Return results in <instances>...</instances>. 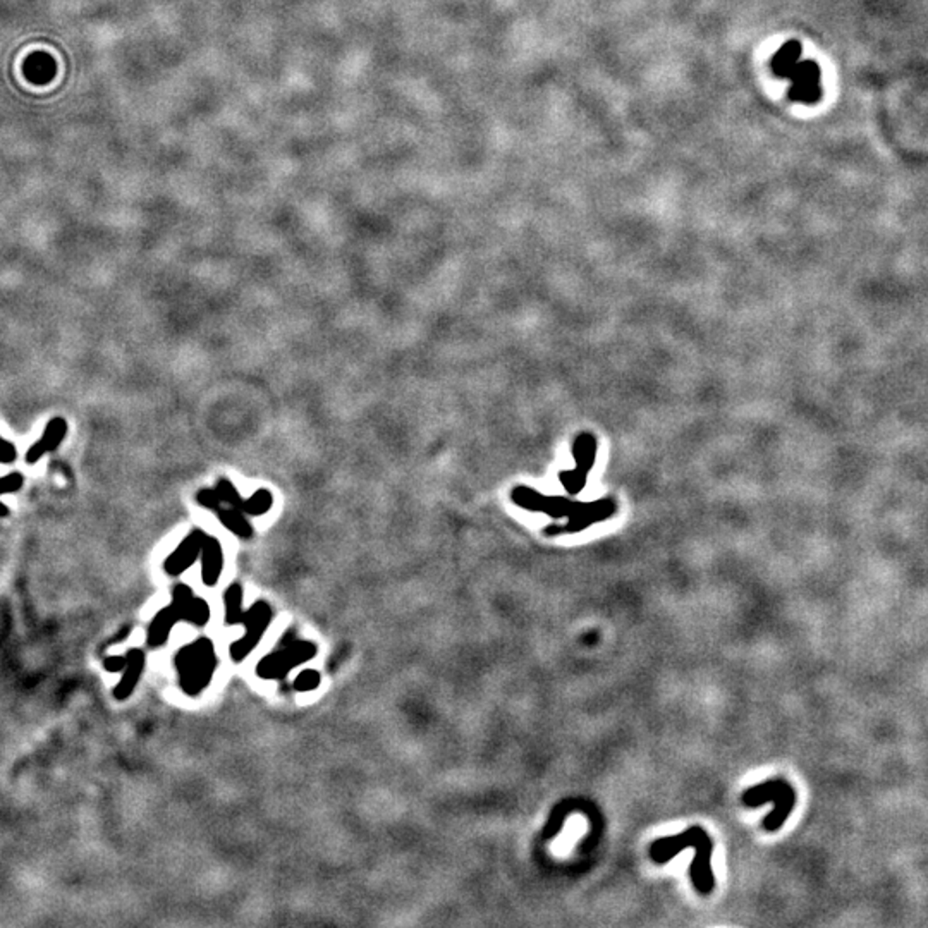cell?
I'll return each instance as SVG.
<instances>
[{
  "mask_svg": "<svg viewBox=\"0 0 928 928\" xmlns=\"http://www.w3.org/2000/svg\"><path fill=\"white\" fill-rule=\"evenodd\" d=\"M791 86L787 95L793 101L805 105H815L822 98L820 67L812 59L799 60L794 73L789 78Z\"/></svg>",
  "mask_w": 928,
  "mask_h": 928,
  "instance_id": "obj_5",
  "label": "cell"
},
{
  "mask_svg": "<svg viewBox=\"0 0 928 928\" xmlns=\"http://www.w3.org/2000/svg\"><path fill=\"white\" fill-rule=\"evenodd\" d=\"M741 799L743 803L748 806H760L764 805L765 801L775 803V810H773L772 813H768L764 820L765 831L775 832L777 829L782 827V824L787 820L789 813L793 812L796 794L789 782H786V780L782 779H777V780H768V782L760 784V786L750 787V789L743 794Z\"/></svg>",
  "mask_w": 928,
  "mask_h": 928,
  "instance_id": "obj_2",
  "label": "cell"
},
{
  "mask_svg": "<svg viewBox=\"0 0 928 928\" xmlns=\"http://www.w3.org/2000/svg\"><path fill=\"white\" fill-rule=\"evenodd\" d=\"M22 484H24V477H22V473H20V471H10V473L3 474L2 481H0V485H2V493L3 495H9V493L20 492Z\"/></svg>",
  "mask_w": 928,
  "mask_h": 928,
  "instance_id": "obj_20",
  "label": "cell"
},
{
  "mask_svg": "<svg viewBox=\"0 0 928 928\" xmlns=\"http://www.w3.org/2000/svg\"><path fill=\"white\" fill-rule=\"evenodd\" d=\"M205 540L206 535L203 533L202 530L191 531V533L188 535L179 545H177L174 552L167 557V561L164 562L165 572L171 576L183 575L188 568H191V565L202 557L203 543H205Z\"/></svg>",
  "mask_w": 928,
  "mask_h": 928,
  "instance_id": "obj_6",
  "label": "cell"
},
{
  "mask_svg": "<svg viewBox=\"0 0 928 928\" xmlns=\"http://www.w3.org/2000/svg\"><path fill=\"white\" fill-rule=\"evenodd\" d=\"M272 619V607L263 600L253 603L251 609L248 610L244 617V635L241 636L236 643L231 645V659L236 662H241L251 654L253 648L258 645L262 636L265 635L267 628Z\"/></svg>",
  "mask_w": 928,
  "mask_h": 928,
  "instance_id": "obj_4",
  "label": "cell"
},
{
  "mask_svg": "<svg viewBox=\"0 0 928 928\" xmlns=\"http://www.w3.org/2000/svg\"><path fill=\"white\" fill-rule=\"evenodd\" d=\"M244 514H246V512L239 511V509L236 507H231V505H229V507H220L217 511L218 521L224 524L231 533L237 535L239 538H251L253 526Z\"/></svg>",
  "mask_w": 928,
  "mask_h": 928,
  "instance_id": "obj_12",
  "label": "cell"
},
{
  "mask_svg": "<svg viewBox=\"0 0 928 928\" xmlns=\"http://www.w3.org/2000/svg\"><path fill=\"white\" fill-rule=\"evenodd\" d=\"M202 579L206 586H215L224 569V550L217 538L206 537L202 550Z\"/></svg>",
  "mask_w": 928,
  "mask_h": 928,
  "instance_id": "obj_8",
  "label": "cell"
},
{
  "mask_svg": "<svg viewBox=\"0 0 928 928\" xmlns=\"http://www.w3.org/2000/svg\"><path fill=\"white\" fill-rule=\"evenodd\" d=\"M184 621L191 622V624L202 628V626H205L206 622L210 621V605L203 598L193 597V598H191V602L188 603V607H186V612H184Z\"/></svg>",
  "mask_w": 928,
  "mask_h": 928,
  "instance_id": "obj_16",
  "label": "cell"
},
{
  "mask_svg": "<svg viewBox=\"0 0 928 928\" xmlns=\"http://www.w3.org/2000/svg\"><path fill=\"white\" fill-rule=\"evenodd\" d=\"M320 684V674L316 673L315 669H307L303 670L301 674H297L296 681H294V688L296 691H313L315 688H318Z\"/></svg>",
  "mask_w": 928,
  "mask_h": 928,
  "instance_id": "obj_18",
  "label": "cell"
},
{
  "mask_svg": "<svg viewBox=\"0 0 928 928\" xmlns=\"http://www.w3.org/2000/svg\"><path fill=\"white\" fill-rule=\"evenodd\" d=\"M575 456H576V470H578L579 473L586 474L588 470L593 466V459H595L593 437L581 435L575 444Z\"/></svg>",
  "mask_w": 928,
  "mask_h": 928,
  "instance_id": "obj_14",
  "label": "cell"
},
{
  "mask_svg": "<svg viewBox=\"0 0 928 928\" xmlns=\"http://www.w3.org/2000/svg\"><path fill=\"white\" fill-rule=\"evenodd\" d=\"M801 52V43L798 40H789L780 45L779 50L771 59V69L773 76L779 79H789L791 74L794 73L796 66L799 64Z\"/></svg>",
  "mask_w": 928,
  "mask_h": 928,
  "instance_id": "obj_11",
  "label": "cell"
},
{
  "mask_svg": "<svg viewBox=\"0 0 928 928\" xmlns=\"http://www.w3.org/2000/svg\"><path fill=\"white\" fill-rule=\"evenodd\" d=\"M196 502L202 505V507L210 509V511L215 512L224 505L220 495H218L217 488H202L198 493H196Z\"/></svg>",
  "mask_w": 928,
  "mask_h": 928,
  "instance_id": "obj_19",
  "label": "cell"
},
{
  "mask_svg": "<svg viewBox=\"0 0 928 928\" xmlns=\"http://www.w3.org/2000/svg\"><path fill=\"white\" fill-rule=\"evenodd\" d=\"M126 663H127V655L126 657H122V655H112V657L105 659L104 667L105 670H108V673H119V670H124Z\"/></svg>",
  "mask_w": 928,
  "mask_h": 928,
  "instance_id": "obj_22",
  "label": "cell"
},
{
  "mask_svg": "<svg viewBox=\"0 0 928 928\" xmlns=\"http://www.w3.org/2000/svg\"><path fill=\"white\" fill-rule=\"evenodd\" d=\"M66 435H67V421L60 416L52 418V420L47 423V426H45L40 439L28 449V452H26V463L36 464L45 454L57 451L59 445L62 444L64 439H66Z\"/></svg>",
  "mask_w": 928,
  "mask_h": 928,
  "instance_id": "obj_7",
  "label": "cell"
},
{
  "mask_svg": "<svg viewBox=\"0 0 928 928\" xmlns=\"http://www.w3.org/2000/svg\"><path fill=\"white\" fill-rule=\"evenodd\" d=\"M225 622L237 624L243 621V588L239 583H232L224 595Z\"/></svg>",
  "mask_w": 928,
  "mask_h": 928,
  "instance_id": "obj_13",
  "label": "cell"
},
{
  "mask_svg": "<svg viewBox=\"0 0 928 928\" xmlns=\"http://www.w3.org/2000/svg\"><path fill=\"white\" fill-rule=\"evenodd\" d=\"M215 488H217V492H218V495H220L222 502L231 505V507L239 509V511H243V509H244V499L239 495V492L236 490V486H234L231 481L227 480V478H220V480L217 481V485H215Z\"/></svg>",
  "mask_w": 928,
  "mask_h": 928,
  "instance_id": "obj_17",
  "label": "cell"
},
{
  "mask_svg": "<svg viewBox=\"0 0 928 928\" xmlns=\"http://www.w3.org/2000/svg\"><path fill=\"white\" fill-rule=\"evenodd\" d=\"M7 514H9V509L6 504H2V518H7Z\"/></svg>",
  "mask_w": 928,
  "mask_h": 928,
  "instance_id": "obj_23",
  "label": "cell"
},
{
  "mask_svg": "<svg viewBox=\"0 0 928 928\" xmlns=\"http://www.w3.org/2000/svg\"><path fill=\"white\" fill-rule=\"evenodd\" d=\"M177 621H183V616H181V610L177 609L176 603L171 602V605L164 607L160 612L155 616V619L150 624L148 629V645L153 648L162 647L171 635L172 628Z\"/></svg>",
  "mask_w": 928,
  "mask_h": 928,
  "instance_id": "obj_10",
  "label": "cell"
},
{
  "mask_svg": "<svg viewBox=\"0 0 928 928\" xmlns=\"http://www.w3.org/2000/svg\"><path fill=\"white\" fill-rule=\"evenodd\" d=\"M217 667L213 643L209 638H199L186 645L176 654V669L183 691L196 696L210 684Z\"/></svg>",
  "mask_w": 928,
  "mask_h": 928,
  "instance_id": "obj_1",
  "label": "cell"
},
{
  "mask_svg": "<svg viewBox=\"0 0 928 928\" xmlns=\"http://www.w3.org/2000/svg\"><path fill=\"white\" fill-rule=\"evenodd\" d=\"M17 458V449L13 442L7 439L2 440V449H0V461L2 464H13Z\"/></svg>",
  "mask_w": 928,
  "mask_h": 928,
  "instance_id": "obj_21",
  "label": "cell"
},
{
  "mask_svg": "<svg viewBox=\"0 0 928 928\" xmlns=\"http://www.w3.org/2000/svg\"><path fill=\"white\" fill-rule=\"evenodd\" d=\"M315 655L316 645H313L311 641L294 640L290 643H284L279 650L267 655L256 667V674L263 679H281L289 670H293L294 667L308 662Z\"/></svg>",
  "mask_w": 928,
  "mask_h": 928,
  "instance_id": "obj_3",
  "label": "cell"
},
{
  "mask_svg": "<svg viewBox=\"0 0 928 928\" xmlns=\"http://www.w3.org/2000/svg\"><path fill=\"white\" fill-rule=\"evenodd\" d=\"M143 669H145V654L138 648H131L127 652V663L124 667V674L120 677L119 684L115 686L114 696L117 700H126L131 693L134 691L139 677H141Z\"/></svg>",
  "mask_w": 928,
  "mask_h": 928,
  "instance_id": "obj_9",
  "label": "cell"
},
{
  "mask_svg": "<svg viewBox=\"0 0 928 928\" xmlns=\"http://www.w3.org/2000/svg\"><path fill=\"white\" fill-rule=\"evenodd\" d=\"M274 505V495L267 488L256 490L250 499L244 500V509L248 516H263L270 511Z\"/></svg>",
  "mask_w": 928,
  "mask_h": 928,
  "instance_id": "obj_15",
  "label": "cell"
}]
</instances>
